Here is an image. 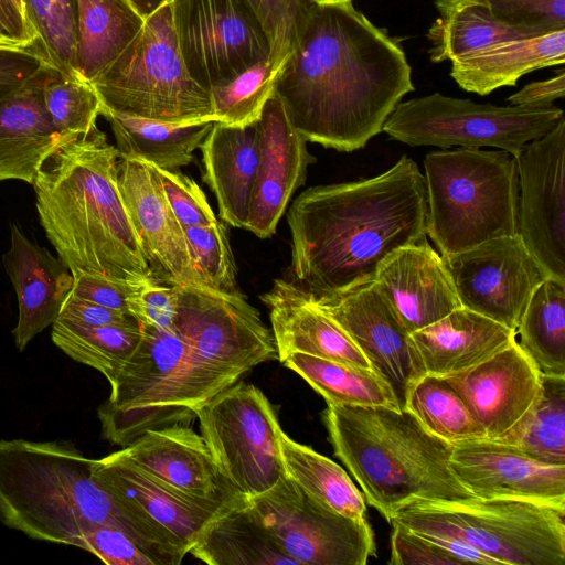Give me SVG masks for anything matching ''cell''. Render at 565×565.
<instances>
[{
	"instance_id": "obj_1",
	"label": "cell",
	"mask_w": 565,
	"mask_h": 565,
	"mask_svg": "<svg viewBox=\"0 0 565 565\" xmlns=\"http://www.w3.org/2000/svg\"><path fill=\"white\" fill-rule=\"evenodd\" d=\"M414 89L401 45L352 1H313L275 94L307 141L350 152L381 132Z\"/></svg>"
},
{
	"instance_id": "obj_2",
	"label": "cell",
	"mask_w": 565,
	"mask_h": 565,
	"mask_svg": "<svg viewBox=\"0 0 565 565\" xmlns=\"http://www.w3.org/2000/svg\"><path fill=\"white\" fill-rule=\"evenodd\" d=\"M287 221L291 281L315 301L337 298L373 282L394 250L428 241L424 174L403 156L374 178L309 188Z\"/></svg>"
},
{
	"instance_id": "obj_3",
	"label": "cell",
	"mask_w": 565,
	"mask_h": 565,
	"mask_svg": "<svg viewBox=\"0 0 565 565\" xmlns=\"http://www.w3.org/2000/svg\"><path fill=\"white\" fill-rule=\"evenodd\" d=\"M92 458L70 443L0 440V521L31 539L78 547L97 524L129 535L157 563L179 565L181 541L94 478Z\"/></svg>"
},
{
	"instance_id": "obj_4",
	"label": "cell",
	"mask_w": 565,
	"mask_h": 565,
	"mask_svg": "<svg viewBox=\"0 0 565 565\" xmlns=\"http://www.w3.org/2000/svg\"><path fill=\"white\" fill-rule=\"evenodd\" d=\"M119 160L96 126L57 148L32 182L41 225L73 277L154 279L119 190Z\"/></svg>"
},
{
	"instance_id": "obj_5",
	"label": "cell",
	"mask_w": 565,
	"mask_h": 565,
	"mask_svg": "<svg viewBox=\"0 0 565 565\" xmlns=\"http://www.w3.org/2000/svg\"><path fill=\"white\" fill-rule=\"evenodd\" d=\"M322 417L334 455L388 522L415 499L473 498L449 466L451 445L409 411L328 404Z\"/></svg>"
},
{
	"instance_id": "obj_6",
	"label": "cell",
	"mask_w": 565,
	"mask_h": 565,
	"mask_svg": "<svg viewBox=\"0 0 565 565\" xmlns=\"http://www.w3.org/2000/svg\"><path fill=\"white\" fill-rule=\"evenodd\" d=\"M139 328L138 347L109 382L110 395L97 411L103 437L120 447L147 430L186 425L243 376L209 362L173 331Z\"/></svg>"
},
{
	"instance_id": "obj_7",
	"label": "cell",
	"mask_w": 565,
	"mask_h": 565,
	"mask_svg": "<svg viewBox=\"0 0 565 565\" xmlns=\"http://www.w3.org/2000/svg\"><path fill=\"white\" fill-rule=\"evenodd\" d=\"M426 232L443 257L518 234L515 157L504 150L457 148L424 159Z\"/></svg>"
},
{
	"instance_id": "obj_8",
	"label": "cell",
	"mask_w": 565,
	"mask_h": 565,
	"mask_svg": "<svg viewBox=\"0 0 565 565\" xmlns=\"http://www.w3.org/2000/svg\"><path fill=\"white\" fill-rule=\"evenodd\" d=\"M390 523L466 542L499 565L565 564V507L520 499H415Z\"/></svg>"
},
{
	"instance_id": "obj_9",
	"label": "cell",
	"mask_w": 565,
	"mask_h": 565,
	"mask_svg": "<svg viewBox=\"0 0 565 565\" xmlns=\"http://www.w3.org/2000/svg\"><path fill=\"white\" fill-rule=\"evenodd\" d=\"M92 84L100 98L102 113L162 122L217 121L210 92L191 77L185 66L172 1L146 18L134 41Z\"/></svg>"
},
{
	"instance_id": "obj_10",
	"label": "cell",
	"mask_w": 565,
	"mask_h": 565,
	"mask_svg": "<svg viewBox=\"0 0 565 565\" xmlns=\"http://www.w3.org/2000/svg\"><path fill=\"white\" fill-rule=\"evenodd\" d=\"M564 118L561 108L477 104L439 93L399 102L383 125L391 138L413 147H493L516 157Z\"/></svg>"
},
{
	"instance_id": "obj_11",
	"label": "cell",
	"mask_w": 565,
	"mask_h": 565,
	"mask_svg": "<svg viewBox=\"0 0 565 565\" xmlns=\"http://www.w3.org/2000/svg\"><path fill=\"white\" fill-rule=\"evenodd\" d=\"M196 418L220 471L245 498L269 490L285 475L282 429L269 399L255 385L234 383L204 404Z\"/></svg>"
},
{
	"instance_id": "obj_12",
	"label": "cell",
	"mask_w": 565,
	"mask_h": 565,
	"mask_svg": "<svg viewBox=\"0 0 565 565\" xmlns=\"http://www.w3.org/2000/svg\"><path fill=\"white\" fill-rule=\"evenodd\" d=\"M249 504L282 552L297 565H365L376 554L365 520L341 515L307 494L286 473Z\"/></svg>"
},
{
	"instance_id": "obj_13",
	"label": "cell",
	"mask_w": 565,
	"mask_h": 565,
	"mask_svg": "<svg viewBox=\"0 0 565 565\" xmlns=\"http://www.w3.org/2000/svg\"><path fill=\"white\" fill-rule=\"evenodd\" d=\"M179 47L191 77L210 92L270 55L246 0H172Z\"/></svg>"
},
{
	"instance_id": "obj_14",
	"label": "cell",
	"mask_w": 565,
	"mask_h": 565,
	"mask_svg": "<svg viewBox=\"0 0 565 565\" xmlns=\"http://www.w3.org/2000/svg\"><path fill=\"white\" fill-rule=\"evenodd\" d=\"M175 287L178 309L172 331L199 355L242 375L260 363L278 360L273 332L238 289Z\"/></svg>"
},
{
	"instance_id": "obj_15",
	"label": "cell",
	"mask_w": 565,
	"mask_h": 565,
	"mask_svg": "<svg viewBox=\"0 0 565 565\" xmlns=\"http://www.w3.org/2000/svg\"><path fill=\"white\" fill-rule=\"evenodd\" d=\"M518 235L546 278L565 284V119L515 157Z\"/></svg>"
},
{
	"instance_id": "obj_16",
	"label": "cell",
	"mask_w": 565,
	"mask_h": 565,
	"mask_svg": "<svg viewBox=\"0 0 565 565\" xmlns=\"http://www.w3.org/2000/svg\"><path fill=\"white\" fill-rule=\"evenodd\" d=\"M443 259L461 307L515 332L531 296L546 278L518 234L492 238Z\"/></svg>"
},
{
	"instance_id": "obj_17",
	"label": "cell",
	"mask_w": 565,
	"mask_h": 565,
	"mask_svg": "<svg viewBox=\"0 0 565 565\" xmlns=\"http://www.w3.org/2000/svg\"><path fill=\"white\" fill-rule=\"evenodd\" d=\"M313 302L351 337L398 408L405 409L412 387L426 372L411 333L376 284Z\"/></svg>"
},
{
	"instance_id": "obj_18",
	"label": "cell",
	"mask_w": 565,
	"mask_h": 565,
	"mask_svg": "<svg viewBox=\"0 0 565 565\" xmlns=\"http://www.w3.org/2000/svg\"><path fill=\"white\" fill-rule=\"evenodd\" d=\"M118 185L153 278L170 286L205 287L154 167L120 158Z\"/></svg>"
},
{
	"instance_id": "obj_19",
	"label": "cell",
	"mask_w": 565,
	"mask_h": 565,
	"mask_svg": "<svg viewBox=\"0 0 565 565\" xmlns=\"http://www.w3.org/2000/svg\"><path fill=\"white\" fill-rule=\"evenodd\" d=\"M449 466L477 499H520L565 507V465L532 459L488 438L451 445Z\"/></svg>"
},
{
	"instance_id": "obj_20",
	"label": "cell",
	"mask_w": 565,
	"mask_h": 565,
	"mask_svg": "<svg viewBox=\"0 0 565 565\" xmlns=\"http://www.w3.org/2000/svg\"><path fill=\"white\" fill-rule=\"evenodd\" d=\"M462 398L488 439L512 428L536 401L542 372L514 340L487 360L441 376Z\"/></svg>"
},
{
	"instance_id": "obj_21",
	"label": "cell",
	"mask_w": 565,
	"mask_h": 565,
	"mask_svg": "<svg viewBox=\"0 0 565 565\" xmlns=\"http://www.w3.org/2000/svg\"><path fill=\"white\" fill-rule=\"evenodd\" d=\"M257 128L258 168L245 228L259 238H268L276 233L290 199L305 183L307 169L316 159L276 94L264 106Z\"/></svg>"
},
{
	"instance_id": "obj_22",
	"label": "cell",
	"mask_w": 565,
	"mask_h": 565,
	"mask_svg": "<svg viewBox=\"0 0 565 565\" xmlns=\"http://www.w3.org/2000/svg\"><path fill=\"white\" fill-rule=\"evenodd\" d=\"M117 452L188 495L220 502L244 497L222 475L202 436L186 425L147 430Z\"/></svg>"
},
{
	"instance_id": "obj_23",
	"label": "cell",
	"mask_w": 565,
	"mask_h": 565,
	"mask_svg": "<svg viewBox=\"0 0 565 565\" xmlns=\"http://www.w3.org/2000/svg\"><path fill=\"white\" fill-rule=\"evenodd\" d=\"M374 282L409 333L461 307L450 273L428 241L394 250Z\"/></svg>"
},
{
	"instance_id": "obj_24",
	"label": "cell",
	"mask_w": 565,
	"mask_h": 565,
	"mask_svg": "<svg viewBox=\"0 0 565 565\" xmlns=\"http://www.w3.org/2000/svg\"><path fill=\"white\" fill-rule=\"evenodd\" d=\"M95 480L115 497L142 511L175 535L190 552L206 525L233 502L180 492L113 452L95 459Z\"/></svg>"
},
{
	"instance_id": "obj_25",
	"label": "cell",
	"mask_w": 565,
	"mask_h": 565,
	"mask_svg": "<svg viewBox=\"0 0 565 565\" xmlns=\"http://www.w3.org/2000/svg\"><path fill=\"white\" fill-rule=\"evenodd\" d=\"M260 299L269 310L279 362L300 352L372 371L344 329L291 280L276 279Z\"/></svg>"
},
{
	"instance_id": "obj_26",
	"label": "cell",
	"mask_w": 565,
	"mask_h": 565,
	"mask_svg": "<svg viewBox=\"0 0 565 565\" xmlns=\"http://www.w3.org/2000/svg\"><path fill=\"white\" fill-rule=\"evenodd\" d=\"M3 265L17 294L19 317L12 333L22 351L58 318L74 277L60 258L30 241L15 224Z\"/></svg>"
},
{
	"instance_id": "obj_27",
	"label": "cell",
	"mask_w": 565,
	"mask_h": 565,
	"mask_svg": "<svg viewBox=\"0 0 565 565\" xmlns=\"http://www.w3.org/2000/svg\"><path fill=\"white\" fill-rule=\"evenodd\" d=\"M46 67L21 89L0 99V181L32 184L43 162L74 139L53 125L43 99Z\"/></svg>"
},
{
	"instance_id": "obj_28",
	"label": "cell",
	"mask_w": 565,
	"mask_h": 565,
	"mask_svg": "<svg viewBox=\"0 0 565 565\" xmlns=\"http://www.w3.org/2000/svg\"><path fill=\"white\" fill-rule=\"evenodd\" d=\"M200 148L203 180L216 196L220 217L245 228L258 168L257 122L237 127L215 121Z\"/></svg>"
},
{
	"instance_id": "obj_29",
	"label": "cell",
	"mask_w": 565,
	"mask_h": 565,
	"mask_svg": "<svg viewBox=\"0 0 565 565\" xmlns=\"http://www.w3.org/2000/svg\"><path fill=\"white\" fill-rule=\"evenodd\" d=\"M515 335L505 326L463 307L411 333L426 374L436 376L487 360L516 340Z\"/></svg>"
},
{
	"instance_id": "obj_30",
	"label": "cell",
	"mask_w": 565,
	"mask_h": 565,
	"mask_svg": "<svg viewBox=\"0 0 565 565\" xmlns=\"http://www.w3.org/2000/svg\"><path fill=\"white\" fill-rule=\"evenodd\" d=\"M565 29L501 42L451 61L450 76L466 92L488 95L539 68L564 64Z\"/></svg>"
},
{
	"instance_id": "obj_31",
	"label": "cell",
	"mask_w": 565,
	"mask_h": 565,
	"mask_svg": "<svg viewBox=\"0 0 565 565\" xmlns=\"http://www.w3.org/2000/svg\"><path fill=\"white\" fill-rule=\"evenodd\" d=\"M189 553L209 565H297L282 552L245 497L216 515Z\"/></svg>"
},
{
	"instance_id": "obj_32",
	"label": "cell",
	"mask_w": 565,
	"mask_h": 565,
	"mask_svg": "<svg viewBox=\"0 0 565 565\" xmlns=\"http://www.w3.org/2000/svg\"><path fill=\"white\" fill-rule=\"evenodd\" d=\"M76 68L89 83L100 77L145 24L128 0H76Z\"/></svg>"
},
{
	"instance_id": "obj_33",
	"label": "cell",
	"mask_w": 565,
	"mask_h": 565,
	"mask_svg": "<svg viewBox=\"0 0 565 565\" xmlns=\"http://www.w3.org/2000/svg\"><path fill=\"white\" fill-rule=\"evenodd\" d=\"M102 115L110 124L120 158L140 160L166 170L190 164L194 150L200 148L215 122H162L109 111Z\"/></svg>"
},
{
	"instance_id": "obj_34",
	"label": "cell",
	"mask_w": 565,
	"mask_h": 565,
	"mask_svg": "<svg viewBox=\"0 0 565 565\" xmlns=\"http://www.w3.org/2000/svg\"><path fill=\"white\" fill-rule=\"evenodd\" d=\"M279 450L285 473L307 494L341 515L365 520L364 495L343 468L284 430L279 434Z\"/></svg>"
},
{
	"instance_id": "obj_35",
	"label": "cell",
	"mask_w": 565,
	"mask_h": 565,
	"mask_svg": "<svg viewBox=\"0 0 565 565\" xmlns=\"http://www.w3.org/2000/svg\"><path fill=\"white\" fill-rule=\"evenodd\" d=\"M516 332L546 375L565 376V284L545 278L531 296Z\"/></svg>"
},
{
	"instance_id": "obj_36",
	"label": "cell",
	"mask_w": 565,
	"mask_h": 565,
	"mask_svg": "<svg viewBox=\"0 0 565 565\" xmlns=\"http://www.w3.org/2000/svg\"><path fill=\"white\" fill-rule=\"evenodd\" d=\"M281 363L299 374L327 404L398 408L391 388L372 371L300 352L289 354Z\"/></svg>"
},
{
	"instance_id": "obj_37",
	"label": "cell",
	"mask_w": 565,
	"mask_h": 565,
	"mask_svg": "<svg viewBox=\"0 0 565 565\" xmlns=\"http://www.w3.org/2000/svg\"><path fill=\"white\" fill-rule=\"evenodd\" d=\"M534 460L565 465V376L542 373L541 392L526 414L493 439Z\"/></svg>"
},
{
	"instance_id": "obj_38",
	"label": "cell",
	"mask_w": 565,
	"mask_h": 565,
	"mask_svg": "<svg viewBox=\"0 0 565 565\" xmlns=\"http://www.w3.org/2000/svg\"><path fill=\"white\" fill-rule=\"evenodd\" d=\"M541 34L545 33L508 25L481 7L467 6L431 24L427 32L428 53L434 63L451 62L501 42Z\"/></svg>"
},
{
	"instance_id": "obj_39",
	"label": "cell",
	"mask_w": 565,
	"mask_h": 565,
	"mask_svg": "<svg viewBox=\"0 0 565 565\" xmlns=\"http://www.w3.org/2000/svg\"><path fill=\"white\" fill-rule=\"evenodd\" d=\"M54 344L73 360L89 365L110 382L141 339L135 326H84L62 318L52 324Z\"/></svg>"
},
{
	"instance_id": "obj_40",
	"label": "cell",
	"mask_w": 565,
	"mask_h": 565,
	"mask_svg": "<svg viewBox=\"0 0 565 565\" xmlns=\"http://www.w3.org/2000/svg\"><path fill=\"white\" fill-rule=\"evenodd\" d=\"M405 409L450 445L487 438L462 398L441 376L420 377L408 394Z\"/></svg>"
},
{
	"instance_id": "obj_41",
	"label": "cell",
	"mask_w": 565,
	"mask_h": 565,
	"mask_svg": "<svg viewBox=\"0 0 565 565\" xmlns=\"http://www.w3.org/2000/svg\"><path fill=\"white\" fill-rule=\"evenodd\" d=\"M286 61L269 55L228 81L211 87L216 120L237 127L257 122L267 100L275 94Z\"/></svg>"
},
{
	"instance_id": "obj_42",
	"label": "cell",
	"mask_w": 565,
	"mask_h": 565,
	"mask_svg": "<svg viewBox=\"0 0 565 565\" xmlns=\"http://www.w3.org/2000/svg\"><path fill=\"white\" fill-rule=\"evenodd\" d=\"M23 9L36 34L30 46L62 75L83 78L76 68V0H23Z\"/></svg>"
},
{
	"instance_id": "obj_43",
	"label": "cell",
	"mask_w": 565,
	"mask_h": 565,
	"mask_svg": "<svg viewBox=\"0 0 565 565\" xmlns=\"http://www.w3.org/2000/svg\"><path fill=\"white\" fill-rule=\"evenodd\" d=\"M43 99L55 128L73 138L90 132L102 113V102L92 83L64 76L54 67L46 73Z\"/></svg>"
},
{
	"instance_id": "obj_44",
	"label": "cell",
	"mask_w": 565,
	"mask_h": 565,
	"mask_svg": "<svg viewBox=\"0 0 565 565\" xmlns=\"http://www.w3.org/2000/svg\"><path fill=\"white\" fill-rule=\"evenodd\" d=\"M194 267L210 289L237 290L236 265L224 224L218 220L203 226L183 227Z\"/></svg>"
},
{
	"instance_id": "obj_45",
	"label": "cell",
	"mask_w": 565,
	"mask_h": 565,
	"mask_svg": "<svg viewBox=\"0 0 565 565\" xmlns=\"http://www.w3.org/2000/svg\"><path fill=\"white\" fill-rule=\"evenodd\" d=\"M440 17L478 6L497 20L542 33L565 29V0H434Z\"/></svg>"
},
{
	"instance_id": "obj_46",
	"label": "cell",
	"mask_w": 565,
	"mask_h": 565,
	"mask_svg": "<svg viewBox=\"0 0 565 565\" xmlns=\"http://www.w3.org/2000/svg\"><path fill=\"white\" fill-rule=\"evenodd\" d=\"M267 34L270 55L289 56L308 15L311 0H246Z\"/></svg>"
},
{
	"instance_id": "obj_47",
	"label": "cell",
	"mask_w": 565,
	"mask_h": 565,
	"mask_svg": "<svg viewBox=\"0 0 565 565\" xmlns=\"http://www.w3.org/2000/svg\"><path fill=\"white\" fill-rule=\"evenodd\" d=\"M168 203L183 226H203L217 220L201 188L188 175L154 167Z\"/></svg>"
},
{
	"instance_id": "obj_48",
	"label": "cell",
	"mask_w": 565,
	"mask_h": 565,
	"mask_svg": "<svg viewBox=\"0 0 565 565\" xmlns=\"http://www.w3.org/2000/svg\"><path fill=\"white\" fill-rule=\"evenodd\" d=\"M78 547L108 565H157L129 535L110 525L92 526L82 535Z\"/></svg>"
},
{
	"instance_id": "obj_49",
	"label": "cell",
	"mask_w": 565,
	"mask_h": 565,
	"mask_svg": "<svg viewBox=\"0 0 565 565\" xmlns=\"http://www.w3.org/2000/svg\"><path fill=\"white\" fill-rule=\"evenodd\" d=\"M127 309L139 323L172 331L178 309L177 287L156 279L145 281L128 296Z\"/></svg>"
},
{
	"instance_id": "obj_50",
	"label": "cell",
	"mask_w": 565,
	"mask_h": 565,
	"mask_svg": "<svg viewBox=\"0 0 565 565\" xmlns=\"http://www.w3.org/2000/svg\"><path fill=\"white\" fill-rule=\"evenodd\" d=\"M391 565H454L461 564L429 539L392 523Z\"/></svg>"
},
{
	"instance_id": "obj_51",
	"label": "cell",
	"mask_w": 565,
	"mask_h": 565,
	"mask_svg": "<svg viewBox=\"0 0 565 565\" xmlns=\"http://www.w3.org/2000/svg\"><path fill=\"white\" fill-rule=\"evenodd\" d=\"M49 66L30 45L0 44V99L28 85Z\"/></svg>"
},
{
	"instance_id": "obj_52",
	"label": "cell",
	"mask_w": 565,
	"mask_h": 565,
	"mask_svg": "<svg viewBox=\"0 0 565 565\" xmlns=\"http://www.w3.org/2000/svg\"><path fill=\"white\" fill-rule=\"evenodd\" d=\"M142 282H118L99 276L78 275L74 277L71 294L83 300L129 313L127 298Z\"/></svg>"
},
{
	"instance_id": "obj_53",
	"label": "cell",
	"mask_w": 565,
	"mask_h": 565,
	"mask_svg": "<svg viewBox=\"0 0 565 565\" xmlns=\"http://www.w3.org/2000/svg\"><path fill=\"white\" fill-rule=\"evenodd\" d=\"M58 318L84 326H135L138 321L129 313L83 300L70 292Z\"/></svg>"
},
{
	"instance_id": "obj_54",
	"label": "cell",
	"mask_w": 565,
	"mask_h": 565,
	"mask_svg": "<svg viewBox=\"0 0 565 565\" xmlns=\"http://www.w3.org/2000/svg\"><path fill=\"white\" fill-rule=\"evenodd\" d=\"M565 95V72L559 73L551 78L532 82L522 89L507 98L510 105L526 107H547L553 102L563 98Z\"/></svg>"
},
{
	"instance_id": "obj_55",
	"label": "cell",
	"mask_w": 565,
	"mask_h": 565,
	"mask_svg": "<svg viewBox=\"0 0 565 565\" xmlns=\"http://www.w3.org/2000/svg\"><path fill=\"white\" fill-rule=\"evenodd\" d=\"M0 28L17 44L29 46L36 34L14 0H0Z\"/></svg>"
},
{
	"instance_id": "obj_56",
	"label": "cell",
	"mask_w": 565,
	"mask_h": 565,
	"mask_svg": "<svg viewBox=\"0 0 565 565\" xmlns=\"http://www.w3.org/2000/svg\"><path fill=\"white\" fill-rule=\"evenodd\" d=\"M142 18H148L172 0H128Z\"/></svg>"
},
{
	"instance_id": "obj_57",
	"label": "cell",
	"mask_w": 565,
	"mask_h": 565,
	"mask_svg": "<svg viewBox=\"0 0 565 565\" xmlns=\"http://www.w3.org/2000/svg\"><path fill=\"white\" fill-rule=\"evenodd\" d=\"M0 44H17L13 40H11L0 28ZM19 45V44H18Z\"/></svg>"
},
{
	"instance_id": "obj_58",
	"label": "cell",
	"mask_w": 565,
	"mask_h": 565,
	"mask_svg": "<svg viewBox=\"0 0 565 565\" xmlns=\"http://www.w3.org/2000/svg\"><path fill=\"white\" fill-rule=\"evenodd\" d=\"M311 1L323 4V3H341V2L352 1V0H311Z\"/></svg>"
},
{
	"instance_id": "obj_59",
	"label": "cell",
	"mask_w": 565,
	"mask_h": 565,
	"mask_svg": "<svg viewBox=\"0 0 565 565\" xmlns=\"http://www.w3.org/2000/svg\"><path fill=\"white\" fill-rule=\"evenodd\" d=\"M15 3L18 4L19 9L22 11V13L24 14V9H23V0H14ZM25 17V14H24ZM29 22V21H28Z\"/></svg>"
}]
</instances>
